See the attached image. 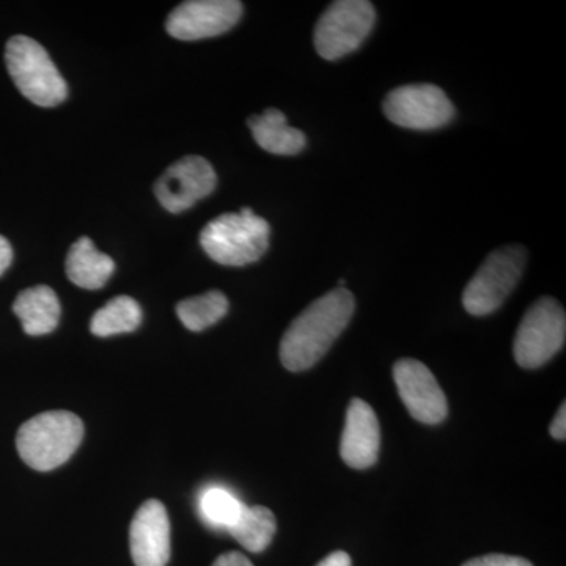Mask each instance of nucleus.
Here are the masks:
<instances>
[{
	"instance_id": "nucleus-1",
	"label": "nucleus",
	"mask_w": 566,
	"mask_h": 566,
	"mask_svg": "<svg viewBox=\"0 0 566 566\" xmlns=\"http://www.w3.org/2000/svg\"><path fill=\"white\" fill-rule=\"evenodd\" d=\"M356 301L346 289H335L314 301L290 324L281 342V360L290 371L314 367L352 322Z\"/></svg>"
},
{
	"instance_id": "nucleus-2",
	"label": "nucleus",
	"mask_w": 566,
	"mask_h": 566,
	"mask_svg": "<svg viewBox=\"0 0 566 566\" xmlns=\"http://www.w3.org/2000/svg\"><path fill=\"white\" fill-rule=\"evenodd\" d=\"M270 223L251 208L212 219L200 233V244L211 260L223 266L259 262L270 248Z\"/></svg>"
},
{
	"instance_id": "nucleus-3",
	"label": "nucleus",
	"mask_w": 566,
	"mask_h": 566,
	"mask_svg": "<svg viewBox=\"0 0 566 566\" xmlns=\"http://www.w3.org/2000/svg\"><path fill=\"white\" fill-rule=\"evenodd\" d=\"M84 438V423L69 411L43 412L22 423L18 453L29 468L48 472L65 464Z\"/></svg>"
},
{
	"instance_id": "nucleus-4",
	"label": "nucleus",
	"mask_w": 566,
	"mask_h": 566,
	"mask_svg": "<svg viewBox=\"0 0 566 566\" xmlns=\"http://www.w3.org/2000/svg\"><path fill=\"white\" fill-rule=\"evenodd\" d=\"M7 69L18 91L36 106L54 107L65 102L69 87L51 61L46 50L29 36L9 40L6 50Z\"/></svg>"
},
{
	"instance_id": "nucleus-5",
	"label": "nucleus",
	"mask_w": 566,
	"mask_h": 566,
	"mask_svg": "<svg viewBox=\"0 0 566 566\" xmlns=\"http://www.w3.org/2000/svg\"><path fill=\"white\" fill-rule=\"evenodd\" d=\"M526 256V249L520 245H506L490 253L465 286V311L474 316H485L497 311L520 282Z\"/></svg>"
},
{
	"instance_id": "nucleus-6",
	"label": "nucleus",
	"mask_w": 566,
	"mask_h": 566,
	"mask_svg": "<svg viewBox=\"0 0 566 566\" xmlns=\"http://www.w3.org/2000/svg\"><path fill=\"white\" fill-rule=\"evenodd\" d=\"M566 314L554 297L536 301L521 319L513 353L517 365L528 370L549 363L565 344Z\"/></svg>"
},
{
	"instance_id": "nucleus-7",
	"label": "nucleus",
	"mask_w": 566,
	"mask_h": 566,
	"mask_svg": "<svg viewBox=\"0 0 566 566\" xmlns=\"http://www.w3.org/2000/svg\"><path fill=\"white\" fill-rule=\"evenodd\" d=\"M375 21V7L367 0L334 2L316 24V52L326 61H338L352 54L370 35Z\"/></svg>"
},
{
	"instance_id": "nucleus-8",
	"label": "nucleus",
	"mask_w": 566,
	"mask_h": 566,
	"mask_svg": "<svg viewBox=\"0 0 566 566\" xmlns=\"http://www.w3.org/2000/svg\"><path fill=\"white\" fill-rule=\"evenodd\" d=\"M386 117L401 128L430 132L452 122L455 106L442 88L433 84H412L395 88L387 95Z\"/></svg>"
},
{
	"instance_id": "nucleus-9",
	"label": "nucleus",
	"mask_w": 566,
	"mask_h": 566,
	"mask_svg": "<svg viewBox=\"0 0 566 566\" xmlns=\"http://www.w3.org/2000/svg\"><path fill=\"white\" fill-rule=\"evenodd\" d=\"M243 17V3L238 0H189L169 14L167 32L174 39L196 41L222 35Z\"/></svg>"
},
{
	"instance_id": "nucleus-10",
	"label": "nucleus",
	"mask_w": 566,
	"mask_h": 566,
	"mask_svg": "<svg viewBox=\"0 0 566 566\" xmlns=\"http://www.w3.org/2000/svg\"><path fill=\"white\" fill-rule=\"evenodd\" d=\"M218 185L214 169L202 156H185L172 164L155 185L159 203L178 214L210 196Z\"/></svg>"
},
{
	"instance_id": "nucleus-11",
	"label": "nucleus",
	"mask_w": 566,
	"mask_h": 566,
	"mask_svg": "<svg viewBox=\"0 0 566 566\" xmlns=\"http://www.w3.org/2000/svg\"><path fill=\"white\" fill-rule=\"evenodd\" d=\"M394 379L406 409L417 422L438 424L449 415L446 394L430 368L420 360H397Z\"/></svg>"
},
{
	"instance_id": "nucleus-12",
	"label": "nucleus",
	"mask_w": 566,
	"mask_h": 566,
	"mask_svg": "<svg viewBox=\"0 0 566 566\" xmlns=\"http://www.w3.org/2000/svg\"><path fill=\"white\" fill-rule=\"evenodd\" d=\"M129 546L136 566H166L170 558V521L156 499L145 502L129 528Z\"/></svg>"
},
{
	"instance_id": "nucleus-13",
	"label": "nucleus",
	"mask_w": 566,
	"mask_h": 566,
	"mask_svg": "<svg viewBox=\"0 0 566 566\" xmlns=\"http://www.w3.org/2000/svg\"><path fill=\"white\" fill-rule=\"evenodd\" d=\"M381 449V428L374 408L360 398H354L346 412L340 455L353 469H368L378 461Z\"/></svg>"
},
{
	"instance_id": "nucleus-14",
	"label": "nucleus",
	"mask_w": 566,
	"mask_h": 566,
	"mask_svg": "<svg viewBox=\"0 0 566 566\" xmlns=\"http://www.w3.org/2000/svg\"><path fill=\"white\" fill-rule=\"evenodd\" d=\"M13 312L29 335H46L61 322V303L54 290L36 285L18 294Z\"/></svg>"
},
{
	"instance_id": "nucleus-15",
	"label": "nucleus",
	"mask_w": 566,
	"mask_h": 566,
	"mask_svg": "<svg viewBox=\"0 0 566 566\" xmlns=\"http://www.w3.org/2000/svg\"><path fill=\"white\" fill-rule=\"evenodd\" d=\"M248 125L256 144L273 155H297L307 144L304 133L292 128L286 123L285 114L274 107L264 111L262 115H253L249 118Z\"/></svg>"
},
{
	"instance_id": "nucleus-16",
	"label": "nucleus",
	"mask_w": 566,
	"mask_h": 566,
	"mask_svg": "<svg viewBox=\"0 0 566 566\" xmlns=\"http://www.w3.org/2000/svg\"><path fill=\"white\" fill-rule=\"evenodd\" d=\"M66 275L74 285L85 290H99L114 274L115 263L95 248L91 238H80L71 245L65 262Z\"/></svg>"
},
{
	"instance_id": "nucleus-17",
	"label": "nucleus",
	"mask_w": 566,
	"mask_h": 566,
	"mask_svg": "<svg viewBox=\"0 0 566 566\" xmlns=\"http://www.w3.org/2000/svg\"><path fill=\"white\" fill-rule=\"evenodd\" d=\"M275 516L266 506H245L237 523L229 528L233 538L251 553H262L275 535Z\"/></svg>"
},
{
	"instance_id": "nucleus-18",
	"label": "nucleus",
	"mask_w": 566,
	"mask_h": 566,
	"mask_svg": "<svg viewBox=\"0 0 566 566\" xmlns=\"http://www.w3.org/2000/svg\"><path fill=\"white\" fill-rule=\"evenodd\" d=\"M142 323V308L129 296H117L93 315L91 331L98 337L134 333Z\"/></svg>"
},
{
	"instance_id": "nucleus-19",
	"label": "nucleus",
	"mask_w": 566,
	"mask_h": 566,
	"mask_svg": "<svg viewBox=\"0 0 566 566\" xmlns=\"http://www.w3.org/2000/svg\"><path fill=\"white\" fill-rule=\"evenodd\" d=\"M229 312V300L221 292H208L189 297L177 305V315L186 329L192 333L208 329L212 324L221 322Z\"/></svg>"
},
{
	"instance_id": "nucleus-20",
	"label": "nucleus",
	"mask_w": 566,
	"mask_h": 566,
	"mask_svg": "<svg viewBox=\"0 0 566 566\" xmlns=\"http://www.w3.org/2000/svg\"><path fill=\"white\" fill-rule=\"evenodd\" d=\"M243 509L244 504L223 488H208L200 497V512L203 520L216 528L229 531L237 523Z\"/></svg>"
},
{
	"instance_id": "nucleus-21",
	"label": "nucleus",
	"mask_w": 566,
	"mask_h": 566,
	"mask_svg": "<svg viewBox=\"0 0 566 566\" xmlns=\"http://www.w3.org/2000/svg\"><path fill=\"white\" fill-rule=\"evenodd\" d=\"M463 566H534L523 557L504 556V554H490V556L472 558Z\"/></svg>"
},
{
	"instance_id": "nucleus-22",
	"label": "nucleus",
	"mask_w": 566,
	"mask_h": 566,
	"mask_svg": "<svg viewBox=\"0 0 566 566\" xmlns=\"http://www.w3.org/2000/svg\"><path fill=\"white\" fill-rule=\"evenodd\" d=\"M551 436L557 441H565L566 438V405L562 403L558 409L556 417H554L553 423H551Z\"/></svg>"
},
{
	"instance_id": "nucleus-23",
	"label": "nucleus",
	"mask_w": 566,
	"mask_h": 566,
	"mask_svg": "<svg viewBox=\"0 0 566 566\" xmlns=\"http://www.w3.org/2000/svg\"><path fill=\"white\" fill-rule=\"evenodd\" d=\"M212 566H253L252 562L241 553H227L216 558Z\"/></svg>"
},
{
	"instance_id": "nucleus-24",
	"label": "nucleus",
	"mask_w": 566,
	"mask_h": 566,
	"mask_svg": "<svg viewBox=\"0 0 566 566\" xmlns=\"http://www.w3.org/2000/svg\"><path fill=\"white\" fill-rule=\"evenodd\" d=\"M11 262H13V249L7 238L0 237V275L9 270Z\"/></svg>"
},
{
	"instance_id": "nucleus-25",
	"label": "nucleus",
	"mask_w": 566,
	"mask_h": 566,
	"mask_svg": "<svg viewBox=\"0 0 566 566\" xmlns=\"http://www.w3.org/2000/svg\"><path fill=\"white\" fill-rule=\"evenodd\" d=\"M316 566H352V557L344 551H337V553L329 554L326 558H323Z\"/></svg>"
}]
</instances>
